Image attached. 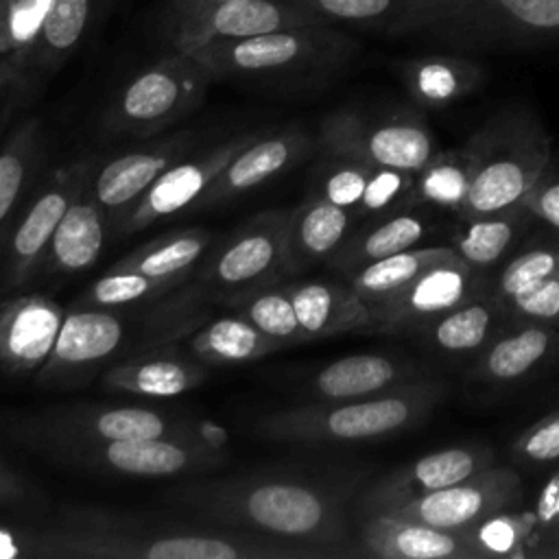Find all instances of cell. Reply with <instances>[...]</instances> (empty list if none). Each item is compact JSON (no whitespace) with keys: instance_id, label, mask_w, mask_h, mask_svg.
Returning <instances> with one entry per match:
<instances>
[{"instance_id":"obj_1","label":"cell","mask_w":559,"mask_h":559,"mask_svg":"<svg viewBox=\"0 0 559 559\" xmlns=\"http://www.w3.org/2000/svg\"><path fill=\"white\" fill-rule=\"evenodd\" d=\"M349 491L310 474L253 472L179 483L164 500L207 524L266 535L314 559L356 555L345 513Z\"/></svg>"},{"instance_id":"obj_2","label":"cell","mask_w":559,"mask_h":559,"mask_svg":"<svg viewBox=\"0 0 559 559\" xmlns=\"http://www.w3.org/2000/svg\"><path fill=\"white\" fill-rule=\"evenodd\" d=\"M46 559H312L280 539L227 528L151 522L103 507L61 509L44 528Z\"/></svg>"},{"instance_id":"obj_3","label":"cell","mask_w":559,"mask_h":559,"mask_svg":"<svg viewBox=\"0 0 559 559\" xmlns=\"http://www.w3.org/2000/svg\"><path fill=\"white\" fill-rule=\"evenodd\" d=\"M443 382L417 378L402 386L341 402H308L253 421L251 432L275 443H356L406 432L435 411Z\"/></svg>"},{"instance_id":"obj_4","label":"cell","mask_w":559,"mask_h":559,"mask_svg":"<svg viewBox=\"0 0 559 559\" xmlns=\"http://www.w3.org/2000/svg\"><path fill=\"white\" fill-rule=\"evenodd\" d=\"M356 41L332 24H306L253 37L216 41L192 50L214 81L260 85H304L341 70Z\"/></svg>"},{"instance_id":"obj_5","label":"cell","mask_w":559,"mask_h":559,"mask_svg":"<svg viewBox=\"0 0 559 559\" xmlns=\"http://www.w3.org/2000/svg\"><path fill=\"white\" fill-rule=\"evenodd\" d=\"M463 146L472 186L459 221L520 205L550 162V135L537 114L522 105L496 111Z\"/></svg>"},{"instance_id":"obj_6","label":"cell","mask_w":559,"mask_h":559,"mask_svg":"<svg viewBox=\"0 0 559 559\" xmlns=\"http://www.w3.org/2000/svg\"><path fill=\"white\" fill-rule=\"evenodd\" d=\"M290 275L288 212H260L236 227L214 249L199 280L164 310L173 314L175 321L186 314L194 319L199 317L197 308L203 299L229 304L258 288L280 284Z\"/></svg>"},{"instance_id":"obj_7","label":"cell","mask_w":559,"mask_h":559,"mask_svg":"<svg viewBox=\"0 0 559 559\" xmlns=\"http://www.w3.org/2000/svg\"><path fill=\"white\" fill-rule=\"evenodd\" d=\"M212 81V72L192 52L173 50L135 72L111 96L103 129L114 135H155L190 116Z\"/></svg>"},{"instance_id":"obj_8","label":"cell","mask_w":559,"mask_h":559,"mask_svg":"<svg viewBox=\"0 0 559 559\" xmlns=\"http://www.w3.org/2000/svg\"><path fill=\"white\" fill-rule=\"evenodd\" d=\"M197 419L173 417L144 406L70 404L37 413H9L0 419L7 439L37 448L48 441H105V439H155L175 437L197 441Z\"/></svg>"},{"instance_id":"obj_9","label":"cell","mask_w":559,"mask_h":559,"mask_svg":"<svg viewBox=\"0 0 559 559\" xmlns=\"http://www.w3.org/2000/svg\"><path fill=\"white\" fill-rule=\"evenodd\" d=\"M317 146L323 151V157L356 159L408 173L424 168L439 151L437 138L415 111L397 109L369 116L356 107L328 114L319 124Z\"/></svg>"},{"instance_id":"obj_10","label":"cell","mask_w":559,"mask_h":559,"mask_svg":"<svg viewBox=\"0 0 559 559\" xmlns=\"http://www.w3.org/2000/svg\"><path fill=\"white\" fill-rule=\"evenodd\" d=\"M94 159H72L57 166L28 194L0 253V295L22 290L46 262L55 229L68 207L90 188Z\"/></svg>"},{"instance_id":"obj_11","label":"cell","mask_w":559,"mask_h":559,"mask_svg":"<svg viewBox=\"0 0 559 559\" xmlns=\"http://www.w3.org/2000/svg\"><path fill=\"white\" fill-rule=\"evenodd\" d=\"M41 456L83 467L90 472L168 478L186 474H207L218 469L227 454L214 452L197 441L155 439H105V441H48L33 448Z\"/></svg>"},{"instance_id":"obj_12","label":"cell","mask_w":559,"mask_h":559,"mask_svg":"<svg viewBox=\"0 0 559 559\" xmlns=\"http://www.w3.org/2000/svg\"><path fill=\"white\" fill-rule=\"evenodd\" d=\"M312 17L338 28L389 37L445 39L474 0H293Z\"/></svg>"},{"instance_id":"obj_13","label":"cell","mask_w":559,"mask_h":559,"mask_svg":"<svg viewBox=\"0 0 559 559\" xmlns=\"http://www.w3.org/2000/svg\"><path fill=\"white\" fill-rule=\"evenodd\" d=\"M522 478L511 467L489 465L443 489L376 509L380 513L411 518L435 528L461 533L493 511L509 509L520 500ZM371 513V511H365ZM358 515V513H356Z\"/></svg>"},{"instance_id":"obj_14","label":"cell","mask_w":559,"mask_h":559,"mask_svg":"<svg viewBox=\"0 0 559 559\" xmlns=\"http://www.w3.org/2000/svg\"><path fill=\"white\" fill-rule=\"evenodd\" d=\"M122 334V321L109 308L79 304L76 308L68 310L50 356L35 373L37 386H83L118 349Z\"/></svg>"},{"instance_id":"obj_15","label":"cell","mask_w":559,"mask_h":559,"mask_svg":"<svg viewBox=\"0 0 559 559\" xmlns=\"http://www.w3.org/2000/svg\"><path fill=\"white\" fill-rule=\"evenodd\" d=\"M255 135L258 131L240 133L194 157L186 155L183 159L166 168L148 186V190L124 214L116 218L118 231L120 234L140 231L186 207H194L197 201L212 186V181L231 162V157L240 153Z\"/></svg>"},{"instance_id":"obj_16","label":"cell","mask_w":559,"mask_h":559,"mask_svg":"<svg viewBox=\"0 0 559 559\" xmlns=\"http://www.w3.org/2000/svg\"><path fill=\"white\" fill-rule=\"evenodd\" d=\"M483 286L480 271L459 255L441 260L371 308L378 319V334H411L483 293Z\"/></svg>"},{"instance_id":"obj_17","label":"cell","mask_w":559,"mask_h":559,"mask_svg":"<svg viewBox=\"0 0 559 559\" xmlns=\"http://www.w3.org/2000/svg\"><path fill=\"white\" fill-rule=\"evenodd\" d=\"M323 24L293 0H227L168 24L173 50L192 52L201 46L253 37L271 31Z\"/></svg>"},{"instance_id":"obj_18","label":"cell","mask_w":559,"mask_h":559,"mask_svg":"<svg viewBox=\"0 0 559 559\" xmlns=\"http://www.w3.org/2000/svg\"><path fill=\"white\" fill-rule=\"evenodd\" d=\"M559 37V0H474L443 39L459 48L539 44Z\"/></svg>"},{"instance_id":"obj_19","label":"cell","mask_w":559,"mask_h":559,"mask_svg":"<svg viewBox=\"0 0 559 559\" xmlns=\"http://www.w3.org/2000/svg\"><path fill=\"white\" fill-rule=\"evenodd\" d=\"M493 465V450L480 443L450 445L397 465L371 483L358 498L354 513L376 511L435 489L454 485Z\"/></svg>"},{"instance_id":"obj_20","label":"cell","mask_w":559,"mask_h":559,"mask_svg":"<svg viewBox=\"0 0 559 559\" xmlns=\"http://www.w3.org/2000/svg\"><path fill=\"white\" fill-rule=\"evenodd\" d=\"M314 146L317 140L297 127L258 131V135L231 157L194 207L201 210L247 194L299 164Z\"/></svg>"},{"instance_id":"obj_21","label":"cell","mask_w":559,"mask_h":559,"mask_svg":"<svg viewBox=\"0 0 559 559\" xmlns=\"http://www.w3.org/2000/svg\"><path fill=\"white\" fill-rule=\"evenodd\" d=\"M11 297V295H9ZM66 310L48 295L26 293L0 304V371L35 376L52 352Z\"/></svg>"},{"instance_id":"obj_22","label":"cell","mask_w":559,"mask_h":559,"mask_svg":"<svg viewBox=\"0 0 559 559\" xmlns=\"http://www.w3.org/2000/svg\"><path fill=\"white\" fill-rule=\"evenodd\" d=\"M194 144L197 133L183 129L170 133L162 142L122 153L94 170L87 192L114 221V216L118 218L124 214L166 168L183 159L194 148Z\"/></svg>"},{"instance_id":"obj_23","label":"cell","mask_w":559,"mask_h":559,"mask_svg":"<svg viewBox=\"0 0 559 559\" xmlns=\"http://www.w3.org/2000/svg\"><path fill=\"white\" fill-rule=\"evenodd\" d=\"M356 544L380 559H472L461 533L380 511L356 515Z\"/></svg>"},{"instance_id":"obj_24","label":"cell","mask_w":559,"mask_h":559,"mask_svg":"<svg viewBox=\"0 0 559 559\" xmlns=\"http://www.w3.org/2000/svg\"><path fill=\"white\" fill-rule=\"evenodd\" d=\"M421 369L402 356L349 354L321 367L308 382L306 395L312 402H341L376 395L421 378Z\"/></svg>"},{"instance_id":"obj_25","label":"cell","mask_w":559,"mask_h":559,"mask_svg":"<svg viewBox=\"0 0 559 559\" xmlns=\"http://www.w3.org/2000/svg\"><path fill=\"white\" fill-rule=\"evenodd\" d=\"M286 290L306 341L352 332L378 334V319L371 306L347 282L306 280L286 284Z\"/></svg>"},{"instance_id":"obj_26","label":"cell","mask_w":559,"mask_h":559,"mask_svg":"<svg viewBox=\"0 0 559 559\" xmlns=\"http://www.w3.org/2000/svg\"><path fill=\"white\" fill-rule=\"evenodd\" d=\"M98 2L100 0H52L33 48L15 68L35 92L81 46Z\"/></svg>"},{"instance_id":"obj_27","label":"cell","mask_w":559,"mask_h":559,"mask_svg":"<svg viewBox=\"0 0 559 559\" xmlns=\"http://www.w3.org/2000/svg\"><path fill=\"white\" fill-rule=\"evenodd\" d=\"M507 319L504 306L491 293H478L413 334L443 356L469 358L485 349Z\"/></svg>"},{"instance_id":"obj_28","label":"cell","mask_w":559,"mask_h":559,"mask_svg":"<svg viewBox=\"0 0 559 559\" xmlns=\"http://www.w3.org/2000/svg\"><path fill=\"white\" fill-rule=\"evenodd\" d=\"M411 98L430 109L448 107L483 87L487 70L472 57L432 52L406 59L400 68Z\"/></svg>"},{"instance_id":"obj_29","label":"cell","mask_w":559,"mask_h":559,"mask_svg":"<svg viewBox=\"0 0 559 559\" xmlns=\"http://www.w3.org/2000/svg\"><path fill=\"white\" fill-rule=\"evenodd\" d=\"M175 336H186L192 358L205 367H236L284 349L238 312L221 314L205 323L194 319Z\"/></svg>"},{"instance_id":"obj_30","label":"cell","mask_w":559,"mask_h":559,"mask_svg":"<svg viewBox=\"0 0 559 559\" xmlns=\"http://www.w3.org/2000/svg\"><path fill=\"white\" fill-rule=\"evenodd\" d=\"M203 380V362L164 349L129 358L103 373L105 389L142 397H175L197 389Z\"/></svg>"},{"instance_id":"obj_31","label":"cell","mask_w":559,"mask_h":559,"mask_svg":"<svg viewBox=\"0 0 559 559\" xmlns=\"http://www.w3.org/2000/svg\"><path fill=\"white\" fill-rule=\"evenodd\" d=\"M356 216L310 192L288 212V253L293 275L317 262L330 260L354 231Z\"/></svg>"},{"instance_id":"obj_32","label":"cell","mask_w":559,"mask_h":559,"mask_svg":"<svg viewBox=\"0 0 559 559\" xmlns=\"http://www.w3.org/2000/svg\"><path fill=\"white\" fill-rule=\"evenodd\" d=\"M557 332L550 323L526 321L500 330L485 349L474 356L469 378L485 384H511L528 376L552 349Z\"/></svg>"},{"instance_id":"obj_33","label":"cell","mask_w":559,"mask_h":559,"mask_svg":"<svg viewBox=\"0 0 559 559\" xmlns=\"http://www.w3.org/2000/svg\"><path fill=\"white\" fill-rule=\"evenodd\" d=\"M44 129L37 118H24L0 146V253L20 216L44 159Z\"/></svg>"},{"instance_id":"obj_34","label":"cell","mask_w":559,"mask_h":559,"mask_svg":"<svg viewBox=\"0 0 559 559\" xmlns=\"http://www.w3.org/2000/svg\"><path fill=\"white\" fill-rule=\"evenodd\" d=\"M430 231V223L424 214L402 210L382 218H376L369 227L352 231L341 249L328 260V264L343 275L393 255L397 251L417 247Z\"/></svg>"},{"instance_id":"obj_35","label":"cell","mask_w":559,"mask_h":559,"mask_svg":"<svg viewBox=\"0 0 559 559\" xmlns=\"http://www.w3.org/2000/svg\"><path fill=\"white\" fill-rule=\"evenodd\" d=\"M107 221L103 205L85 190L55 229L44 266L50 273H79L92 266L103 251Z\"/></svg>"},{"instance_id":"obj_36","label":"cell","mask_w":559,"mask_h":559,"mask_svg":"<svg viewBox=\"0 0 559 559\" xmlns=\"http://www.w3.org/2000/svg\"><path fill=\"white\" fill-rule=\"evenodd\" d=\"M456 258L450 245H424L397 251L393 255L369 262L345 275L347 284L373 308L411 284L428 266Z\"/></svg>"},{"instance_id":"obj_37","label":"cell","mask_w":559,"mask_h":559,"mask_svg":"<svg viewBox=\"0 0 559 559\" xmlns=\"http://www.w3.org/2000/svg\"><path fill=\"white\" fill-rule=\"evenodd\" d=\"M526 216H531V212L524 207L522 201L520 205L500 212L463 218L452 234L450 247L463 262L472 264L478 271H485L500 262V258L509 251Z\"/></svg>"},{"instance_id":"obj_38","label":"cell","mask_w":559,"mask_h":559,"mask_svg":"<svg viewBox=\"0 0 559 559\" xmlns=\"http://www.w3.org/2000/svg\"><path fill=\"white\" fill-rule=\"evenodd\" d=\"M210 242L212 234L205 229L170 231L153 238L151 242L114 262L111 266L183 284L190 271L199 264L201 255L210 249Z\"/></svg>"},{"instance_id":"obj_39","label":"cell","mask_w":559,"mask_h":559,"mask_svg":"<svg viewBox=\"0 0 559 559\" xmlns=\"http://www.w3.org/2000/svg\"><path fill=\"white\" fill-rule=\"evenodd\" d=\"M472 186V166L465 146L437 151L432 159L415 173V205L461 214Z\"/></svg>"},{"instance_id":"obj_40","label":"cell","mask_w":559,"mask_h":559,"mask_svg":"<svg viewBox=\"0 0 559 559\" xmlns=\"http://www.w3.org/2000/svg\"><path fill=\"white\" fill-rule=\"evenodd\" d=\"M472 559H522L533 539V513L500 509L461 531Z\"/></svg>"},{"instance_id":"obj_41","label":"cell","mask_w":559,"mask_h":559,"mask_svg":"<svg viewBox=\"0 0 559 559\" xmlns=\"http://www.w3.org/2000/svg\"><path fill=\"white\" fill-rule=\"evenodd\" d=\"M227 306H231L234 312L242 314L247 321H251L260 332L277 341L282 347L306 341L286 284H271L258 288L249 295L229 301Z\"/></svg>"},{"instance_id":"obj_42","label":"cell","mask_w":559,"mask_h":559,"mask_svg":"<svg viewBox=\"0 0 559 559\" xmlns=\"http://www.w3.org/2000/svg\"><path fill=\"white\" fill-rule=\"evenodd\" d=\"M181 286V282L166 280V277H151L138 271L116 269L109 266L81 297L79 304L83 306H100V308H116L127 304H138L153 297H164L168 290Z\"/></svg>"},{"instance_id":"obj_43","label":"cell","mask_w":559,"mask_h":559,"mask_svg":"<svg viewBox=\"0 0 559 559\" xmlns=\"http://www.w3.org/2000/svg\"><path fill=\"white\" fill-rule=\"evenodd\" d=\"M52 0H0V59L17 68L33 48Z\"/></svg>"},{"instance_id":"obj_44","label":"cell","mask_w":559,"mask_h":559,"mask_svg":"<svg viewBox=\"0 0 559 559\" xmlns=\"http://www.w3.org/2000/svg\"><path fill=\"white\" fill-rule=\"evenodd\" d=\"M415 173L389 166H376L367 188L354 210L356 218H382L415 207Z\"/></svg>"},{"instance_id":"obj_45","label":"cell","mask_w":559,"mask_h":559,"mask_svg":"<svg viewBox=\"0 0 559 559\" xmlns=\"http://www.w3.org/2000/svg\"><path fill=\"white\" fill-rule=\"evenodd\" d=\"M559 273V247H533L511 258L500 271L491 295L504 306L509 299Z\"/></svg>"},{"instance_id":"obj_46","label":"cell","mask_w":559,"mask_h":559,"mask_svg":"<svg viewBox=\"0 0 559 559\" xmlns=\"http://www.w3.org/2000/svg\"><path fill=\"white\" fill-rule=\"evenodd\" d=\"M373 168L376 166H369V164L356 162V159L325 157V166H323L312 192L354 214Z\"/></svg>"},{"instance_id":"obj_47","label":"cell","mask_w":559,"mask_h":559,"mask_svg":"<svg viewBox=\"0 0 559 559\" xmlns=\"http://www.w3.org/2000/svg\"><path fill=\"white\" fill-rule=\"evenodd\" d=\"M513 459L528 465H544L559 461V408L544 415L526 430H522L513 445Z\"/></svg>"},{"instance_id":"obj_48","label":"cell","mask_w":559,"mask_h":559,"mask_svg":"<svg viewBox=\"0 0 559 559\" xmlns=\"http://www.w3.org/2000/svg\"><path fill=\"white\" fill-rule=\"evenodd\" d=\"M504 310L518 323L559 321V273L509 299L504 304Z\"/></svg>"},{"instance_id":"obj_49","label":"cell","mask_w":559,"mask_h":559,"mask_svg":"<svg viewBox=\"0 0 559 559\" xmlns=\"http://www.w3.org/2000/svg\"><path fill=\"white\" fill-rule=\"evenodd\" d=\"M531 513H533V539H531L528 557H537L544 544H548L550 548V544L559 537V467L546 478V483L537 491ZM548 548H544L542 557L546 555Z\"/></svg>"},{"instance_id":"obj_50","label":"cell","mask_w":559,"mask_h":559,"mask_svg":"<svg viewBox=\"0 0 559 559\" xmlns=\"http://www.w3.org/2000/svg\"><path fill=\"white\" fill-rule=\"evenodd\" d=\"M524 207L559 231V173L546 170L524 197Z\"/></svg>"},{"instance_id":"obj_51","label":"cell","mask_w":559,"mask_h":559,"mask_svg":"<svg viewBox=\"0 0 559 559\" xmlns=\"http://www.w3.org/2000/svg\"><path fill=\"white\" fill-rule=\"evenodd\" d=\"M0 509H15L24 513L41 511V496L13 469L0 463Z\"/></svg>"},{"instance_id":"obj_52","label":"cell","mask_w":559,"mask_h":559,"mask_svg":"<svg viewBox=\"0 0 559 559\" xmlns=\"http://www.w3.org/2000/svg\"><path fill=\"white\" fill-rule=\"evenodd\" d=\"M33 94L35 90L24 81V76L11 63L0 59V129Z\"/></svg>"},{"instance_id":"obj_53","label":"cell","mask_w":559,"mask_h":559,"mask_svg":"<svg viewBox=\"0 0 559 559\" xmlns=\"http://www.w3.org/2000/svg\"><path fill=\"white\" fill-rule=\"evenodd\" d=\"M17 557L46 559L44 531L13 528L7 524H0V559H17Z\"/></svg>"},{"instance_id":"obj_54","label":"cell","mask_w":559,"mask_h":559,"mask_svg":"<svg viewBox=\"0 0 559 559\" xmlns=\"http://www.w3.org/2000/svg\"><path fill=\"white\" fill-rule=\"evenodd\" d=\"M194 430H197V439L201 445L214 450V452H223L225 454V448H227V441H229V435L223 426L210 421V419H197L194 421Z\"/></svg>"},{"instance_id":"obj_55","label":"cell","mask_w":559,"mask_h":559,"mask_svg":"<svg viewBox=\"0 0 559 559\" xmlns=\"http://www.w3.org/2000/svg\"><path fill=\"white\" fill-rule=\"evenodd\" d=\"M221 2H227V0H170V4H168V24L175 22V20L188 17L192 13H199L207 7L221 4Z\"/></svg>"},{"instance_id":"obj_56","label":"cell","mask_w":559,"mask_h":559,"mask_svg":"<svg viewBox=\"0 0 559 559\" xmlns=\"http://www.w3.org/2000/svg\"><path fill=\"white\" fill-rule=\"evenodd\" d=\"M544 557H559V537L550 544V548L546 550V555Z\"/></svg>"}]
</instances>
